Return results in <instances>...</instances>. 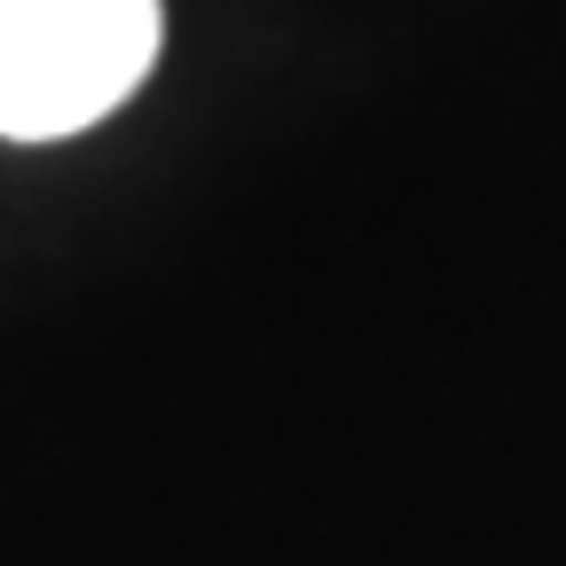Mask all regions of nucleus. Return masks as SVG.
I'll return each mask as SVG.
<instances>
[{
  "label": "nucleus",
  "mask_w": 566,
  "mask_h": 566,
  "mask_svg": "<svg viewBox=\"0 0 566 566\" xmlns=\"http://www.w3.org/2000/svg\"><path fill=\"white\" fill-rule=\"evenodd\" d=\"M158 40V0H0V142L87 134L134 103Z\"/></svg>",
  "instance_id": "obj_1"
}]
</instances>
